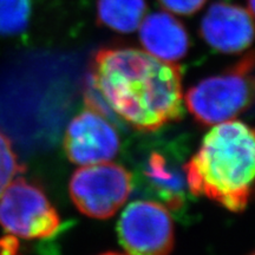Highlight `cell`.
<instances>
[{"mask_svg":"<svg viewBox=\"0 0 255 255\" xmlns=\"http://www.w3.org/2000/svg\"><path fill=\"white\" fill-rule=\"evenodd\" d=\"M158 1L170 13L189 15L202 8L207 0H158Z\"/></svg>","mask_w":255,"mask_h":255,"instance_id":"14","label":"cell"},{"mask_svg":"<svg viewBox=\"0 0 255 255\" xmlns=\"http://www.w3.org/2000/svg\"><path fill=\"white\" fill-rule=\"evenodd\" d=\"M254 152L251 127L234 120L216 124L183 165L190 193L231 212L245 210L253 189Z\"/></svg>","mask_w":255,"mask_h":255,"instance_id":"2","label":"cell"},{"mask_svg":"<svg viewBox=\"0 0 255 255\" xmlns=\"http://www.w3.org/2000/svg\"><path fill=\"white\" fill-rule=\"evenodd\" d=\"M121 245L128 255H170L174 222L168 209L154 201H133L117 223Z\"/></svg>","mask_w":255,"mask_h":255,"instance_id":"6","label":"cell"},{"mask_svg":"<svg viewBox=\"0 0 255 255\" xmlns=\"http://www.w3.org/2000/svg\"><path fill=\"white\" fill-rule=\"evenodd\" d=\"M101 255H126V254H121V253H116V252H108V253H103Z\"/></svg>","mask_w":255,"mask_h":255,"instance_id":"17","label":"cell"},{"mask_svg":"<svg viewBox=\"0 0 255 255\" xmlns=\"http://www.w3.org/2000/svg\"><path fill=\"white\" fill-rule=\"evenodd\" d=\"M21 173H24V167L18 162L11 141L0 131V195Z\"/></svg>","mask_w":255,"mask_h":255,"instance_id":"13","label":"cell"},{"mask_svg":"<svg viewBox=\"0 0 255 255\" xmlns=\"http://www.w3.org/2000/svg\"><path fill=\"white\" fill-rule=\"evenodd\" d=\"M139 40L145 52L167 63H176L189 50V36L176 17L159 11L146 15L139 24Z\"/></svg>","mask_w":255,"mask_h":255,"instance_id":"9","label":"cell"},{"mask_svg":"<svg viewBox=\"0 0 255 255\" xmlns=\"http://www.w3.org/2000/svg\"><path fill=\"white\" fill-rule=\"evenodd\" d=\"M248 4H250V12L253 13V9H254V0H248Z\"/></svg>","mask_w":255,"mask_h":255,"instance_id":"16","label":"cell"},{"mask_svg":"<svg viewBox=\"0 0 255 255\" xmlns=\"http://www.w3.org/2000/svg\"><path fill=\"white\" fill-rule=\"evenodd\" d=\"M68 158L78 165L109 162L120 150V136L101 111L87 103V109L70 122L64 138Z\"/></svg>","mask_w":255,"mask_h":255,"instance_id":"7","label":"cell"},{"mask_svg":"<svg viewBox=\"0 0 255 255\" xmlns=\"http://www.w3.org/2000/svg\"><path fill=\"white\" fill-rule=\"evenodd\" d=\"M132 190V176L122 165H83L72 175L70 196L79 212L89 218L109 219L116 214Z\"/></svg>","mask_w":255,"mask_h":255,"instance_id":"4","label":"cell"},{"mask_svg":"<svg viewBox=\"0 0 255 255\" xmlns=\"http://www.w3.org/2000/svg\"><path fill=\"white\" fill-rule=\"evenodd\" d=\"M183 72L132 47L103 49L90 68L95 92L124 122L151 132L183 117Z\"/></svg>","mask_w":255,"mask_h":255,"instance_id":"1","label":"cell"},{"mask_svg":"<svg viewBox=\"0 0 255 255\" xmlns=\"http://www.w3.org/2000/svg\"><path fill=\"white\" fill-rule=\"evenodd\" d=\"M0 226L12 237L45 239L56 234L60 218L39 187L18 176L0 195Z\"/></svg>","mask_w":255,"mask_h":255,"instance_id":"5","label":"cell"},{"mask_svg":"<svg viewBox=\"0 0 255 255\" xmlns=\"http://www.w3.org/2000/svg\"><path fill=\"white\" fill-rule=\"evenodd\" d=\"M145 0H98L97 19L105 27L130 33L137 30L145 17Z\"/></svg>","mask_w":255,"mask_h":255,"instance_id":"10","label":"cell"},{"mask_svg":"<svg viewBox=\"0 0 255 255\" xmlns=\"http://www.w3.org/2000/svg\"><path fill=\"white\" fill-rule=\"evenodd\" d=\"M145 175L151 183L161 191V195L171 208H177L182 199L183 182L182 177L178 176L168 168L167 161L161 154H151L148 162Z\"/></svg>","mask_w":255,"mask_h":255,"instance_id":"11","label":"cell"},{"mask_svg":"<svg viewBox=\"0 0 255 255\" xmlns=\"http://www.w3.org/2000/svg\"><path fill=\"white\" fill-rule=\"evenodd\" d=\"M253 100V55L250 53L228 71L205 78L183 95L187 109L203 126L237 119Z\"/></svg>","mask_w":255,"mask_h":255,"instance_id":"3","label":"cell"},{"mask_svg":"<svg viewBox=\"0 0 255 255\" xmlns=\"http://www.w3.org/2000/svg\"><path fill=\"white\" fill-rule=\"evenodd\" d=\"M0 255H13L12 248L6 239H0Z\"/></svg>","mask_w":255,"mask_h":255,"instance_id":"15","label":"cell"},{"mask_svg":"<svg viewBox=\"0 0 255 255\" xmlns=\"http://www.w3.org/2000/svg\"><path fill=\"white\" fill-rule=\"evenodd\" d=\"M253 13L238 5L215 2L203 15L200 34L213 49L239 53L253 40Z\"/></svg>","mask_w":255,"mask_h":255,"instance_id":"8","label":"cell"},{"mask_svg":"<svg viewBox=\"0 0 255 255\" xmlns=\"http://www.w3.org/2000/svg\"><path fill=\"white\" fill-rule=\"evenodd\" d=\"M251 255H254V254H251Z\"/></svg>","mask_w":255,"mask_h":255,"instance_id":"18","label":"cell"},{"mask_svg":"<svg viewBox=\"0 0 255 255\" xmlns=\"http://www.w3.org/2000/svg\"><path fill=\"white\" fill-rule=\"evenodd\" d=\"M31 11V0H0V36H17L26 30Z\"/></svg>","mask_w":255,"mask_h":255,"instance_id":"12","label":"cell"}]
</instances>
